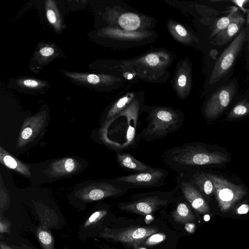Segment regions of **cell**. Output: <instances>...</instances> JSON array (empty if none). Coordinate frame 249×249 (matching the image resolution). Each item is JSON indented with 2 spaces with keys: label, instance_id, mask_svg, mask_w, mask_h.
<instances>
[{
  "label": "cell",
  "instance_id": "cell-5",
  "mask_svg": "<svg viewBox=\"0 0 249 249\" xmlns=\"http://www.w3.org/2000/svg\"><path fill=\"white\" fill-rule=\"evenodd\" d=\"M159 231L158 228L148 226H131L119 229L106 227L100 232V236L136 249L147 238Z\"/></svg>",
  "mask_w": 249,
  "mask_h": 249
},
{
  "label": "cell",
  "instance_id": "cell-8",
  "mask_svg": "<svg viewBox=\"0 0 249 249\" xmlns=\"http://www.w3.org/2000/svg\"><path fill=\"white\" fill-rule=\"evenodd\" d=\"M176 188L191 207L200 214L211 213L209 206L200 192L186 178L178 175Z\"/></svg>",
  "mask_w": 249,
  "mask_h": 249
},
{
  "label": "cell",
  "instance_id": "cell-14",
  "mask_svg": "<svg viewBox=\"0 0 249 249\" xmlns=\"http://www.w3.org/2000/svg\"><path fill=\"white\" fill-rule=\"evenodd\" d=\"M46 14L47 20L53 25L56 31H60L62 29V20L57 9L55 2L47 0L45 4Z\"/></svg>",
  "mask_w": 249,
  "mask_h": 249
},
{
  "label": "cell",
  "instance_id": "cell-35",
  "mask_svg": "<svg viewBox=\"0 0 249 249\" xmlns=\"http://www.w3.org/2000/svg\"><path fill=\"white\" fill-rule=\"evenodd\" d=\"M247 24L249 27V10L248 12H247Z\"/></svg>",
  "mask_w": 249,
  "mask_h": 249
},
{
  "label": "cell",
  "instance_id": "cell-6",
  "mask_svg": "<svg viewBox=\"0 0 249 249\" xmlns=\"http://www.w3.org/2000/svg\"><path fill=\"white\" fill-rule=\"evenodd\" d=\"M249 27L243 28L216 60L210 79V84L219 82L230 71L247 41Z\"/></svg>",
  "mask_w": 249,
  "mask_h": 249
},
{
  "label": "cell",
  "instance_id": "cell-12",
  "mask_svg": "<svg viewBox=\"0 0 249 249\" xmlns=\"http://www.w3.org/2000/svg\"><path fill=\"white\" fill-rule=\"evenodd\" d=\"M188 179L203 195L209 196L214 192V185L206 173L198 171L180 175Z\"/></svg>",
  "mask_w": 249,
  "mask_h": 249
},
{
  "label": "cell",
  "instance_id": "cell-31",
  "mask_svg": "<svg viewBox=\"0 0 249 249\" xmlns=\"http://www.w3.org/2000/svg\"><path fill=\"white\" fill-rule=\"evenodd\" d=\"M186 82L187 77L186 75L184 74L180 75L178 80V84L179 87L181 88L184 87L186 85Z\"/></svg>",
  "mask_w": 249,
  "mask_h": 249
},
{
  "label": "cell",
  "instance_id": "cell-34",
  "mask_svg": "<svg viewBox=\"0 0 249 249\" xmlns=\"http://www.w3.org/2000/svg\"><path fill=\"white\" fill-rule=\"evenodd\" d=\"M247 41L248 42V46H247L248 47H247L248 54H247L248 56V58L249 59V32H248Z\"/></svg>",
  "mask_w": 249,
  "mask_h": 249
},
{
  "label": "cell",
  "instance_id": "cell-22",
  "mask_svg": "<svg viewBox=\"0 0 249 249\" xmlns=\"http://www.w3.org/2000/svg\"><path fill=\"white\" fill-rule=\"evenodd\" d=\"M55 50L51 46L46 45L40 47L37 53L36 57L40 62H45L54 56Z\"/></svg>",
  "mask_w": 249,
  "mask_h": 249
},
{
  "label": "cell",
  "instance_id": "cell-36",
  "mask_svg": "<svg viewBox=\"0 0 249 249\" xmlns=\"http://www.w3.org/2000/svg\"><path fill=\"white\" fill-rule=\"evenodd\" d=\"M132 77V75H128V78H131Z\"/></svg>",
  "mask_w": 249,
  "mask_h": 249
},
{
  "label": "cell",
  "instance_id": "cell-28",
  "mask_svg": "<svg viewBox=\"0 0 249 249\" xmlns=\"http://www.w3.org/2000/svg\"><path fill=\"white\" fill-rule=\"evenodd\" d=\"M175 30L177 33L181 36H187V32L186 29L181 25L177 24L175 26Z\"/></svg>",
  "mask_w": 249,
  "mask_h": 249
},
{
  "label": "cell",
  "instance_id": "cell-32",
  "mask_svg": "<svg viewBox=\"0 0 249 249\" xmlns=\"http://www.w3.org/2000/svg\"><path fill=\"white\" fill-rule=\"evenodd\" d=\"M231 1L236 4L244 12H248L249 10L245 9L243 7L244 4L248 2V0H232Z\"/></svg>",
  "mask_w": 249,
  "mask_h": 249
},
{
  "label": "cell",
  "instance_id": "cell-16",
  "mask_svg": "<svg viewBox=\"0 0 249 249\" xmlns=\"http://www.w3.org/2000/svg\"><path fill=\"white\" fill-rule=\"evenodd\" d=\"M239 12V11L237 7H233L227 16L218 19L216 21L210 35V38L215 36L218 33L226 29L233 19L236 17Z\"/></svg>",
  "mask_w": 249,
  "mask_h": 249
},
{
  "label": "cell",
  "instance_id": "cell-24",
  "mask_svg": "<svg viewBox=\"0 0 249 249\" xmlns=\"http://www.w3.org/2000/svg\"><path fill=\"white\" fill-rule=\"evenodd\" d=\"M63 168L60 171H63L67 173H70L74 170L75 168V163L74 160L68 158L63 161Z\"/></svg>",
  "mask_w": 249,
  "mask_h": 249
},
{
  "label": "cell",
  "instance_id": "cell-9",
  "mask_svg": "<svg viewBox=\"0 0 249 249\" xmlns=\"http://www.w3.org/2000/svg\"><path fill=\"white\" fill-rule=\"evenodd\" d=\"M236 86L231 83L216 90L210 97L204 109L208 119L217 117L229 105L236 92Z\"/></svg>",
  "mask_w": 249,
  "mask_h": 249
},
{
  "label": "cell",
  "instance_id": "cell-1",
  "mask_svg": "<svg viewBox=\"0 0 249 249\" xmlns=\"http://www.w3.org/2000/svg\"><path fill=\"white\" fill-rule=\"evenodd\" d=\"M162 159L164 163L178 175L196 171L198 167L228 161L226 155L210 150L198 142H186L173 147L163 153Z\"/></svg>",
  "mask_w": 249,
  "mask_h": 249
},
{
  "label": "cell",
  "instance_id": "cell-29",
  "mask_svg": "<svg viewBox=\"0 0 249 249\" xmlns=\"http://www.w3.org/2000/svg\"><path fill=\"white\" fill-rule=\"evenodd\" d=\"M32 130L30 127L25 128L21 132V137L24 140L28 139L32 135Z\"/></svg>",
  "mask_w": 249,
  "mask_h": 249
},
{
  "label": "cell",
  "instance_id": "cell-13",
  "mask_svg": "<svg viewBox=\"0 0 249 249\" xmlns=\"http://www.w3.org/2000/svg\"><path fill=\"white\" fill-rule=\"evenodd\" d=\"M116 158L119 166L126 171L138 173L146 171L152 167L137 160L129 153L117 152Z\"/></svg>",
  "mask_w": 249,
  "mask_h": 249
},
{
  "label": "cell",
  "instance_id": "cell-19",
  "mask_svg": "<svg viewBox=\"0 0 249 249\" xmlns=\"http://www.w3.org/2000/svg\"><path fill=\"white\" fill-rule=\"evenodd\" d=\"M132 98V95H128L119 99L108 110L107 115V119H112L119 114L125 108Z\"/></svg>",
  "mask_w": 249,
  "mask_h": 249
},
{
  "label": "cell",
  "instance_id": "cell-17",
  "mask_svg": "<svg viewBox=\"0 0 249 249\" xmlns=\"http://www.w3.org/2000/svg\"><path fill=\"white\" fill-rule=\"evenodd\" d=\"M36 235L44 249H54V239L48 229L39 226L37 229Z\"/></svg>",
  "mask_w": 249,
  "mask_h": 249
},
{
  "label": "cell",
  "instance_id": "cell-20",
  "mask_svg": "<svg viewBox=\"0 0 249 249\" xmlns=\"http://www.w3.org/2000/svg\"><path fill=\"white\" fill-rule=\"evenodd\" d=\"M249 114V102L243 100L237 104L229 113L227 118L233 119L239 118Z\"/></svg>",
  "mask_w": 249,
  "mask_h": 249
},
{
  "label": "cell",
  "instance_id": "cell-7",
  "mask_svg": "<svg viewBox=\"0 0 249 249\" xmlns=\"http://www.w3.org/2000/svg\"><path fill=\"white\" fill-rule=\"evenodd\" d=\"M169 172L163 168L151 167L148 170L117 177L113 179L130 189L159 187L166 183Z\"/></svg>",
  "mask_w": 249,
  "mask_h": 249
},
{
  "label": "cell",
  "instance_id": "cell-11",
  "mask_svg": "<svg viewBox=\"0 0 249 249\" xmlns=\"http://www.w3.org/2000/svg\"><path fill=\"white\" fill-rule=\"evenodd\" d=\"M245 22L244 17L239 11L228 26L214 36L211 43L217 46L227 44L240 33Z\"/></svg>",
  "mask_w": 249,
  "mask_h": 249
},
{
  "label": "cell",
  "instance_id": "cell-15",
  "mask_svg": "<svg viewBox=\"0 0 249 249\" xmlns=\"http://www.w3.org/2000/svg\"><path fill=\"white\" fill-rule=\"evenodd\" d=\"M120 26L126 31L136 30L141 23L140 18L137 15L128 13L122 15L118 19Z\"/></svg>",
  "mask_w": 249,
  "mask_h": 249
},
{
  "label": "cell",
  "instance_id": "cell-26",
  "mask_svg": "<svg viewBox=\"0 0 249 249\" xmlns=\"http://www.w3.org/2000/svg\"><path fill=\"white\" fill-rule=\"evenodd\" d=\"M249 212V205L244 203L238 207L235 210V213L237 214H245Z\"/></svg>",
  "mask_w": 249,
  "mask_h": 249
},
{
  "label": "cell",
  "instance_id": "cell-3",
  "mask_svg": "<svg viewBox=\"0 0 249 249\" xmlns=\"http://www.w3.org/2000/svg\"><path fill=\"white\" fill-rule=\"evenodd\" d=\"M175 197V189L169 192L141 193L131 196L128 201L119 203L118 208L122 211L147 215L168 207Z\"/></svg>",
  "mask_w": 249,
  "mask_h": 249
},
{
  "label": "cell",
  "instance_id": "cell-33",
  "mask_svg": "<svg viewBox=\"0 0 249 249\" xmlns=\"http://www.w3.org/2000/svg\"><path fill=\"white\" fill-rule=\"evenodd\" d=\"M0 249H14L12 247L6 245L4 243H1L0 244Z\"/></svg>",
  "mask_w": 249,
  "mask_h": 249
},
{
  "label": "cell",
  "instance_id": "cell-38",
  "mask_svg": "<svg viewBox=\"0 0 249 249\" xmlns=\"http://www.w3.org/2000/svg\"><path fill=\"white\" fill-rule=\"evenodd\" d=\"M140 249H144V248H141Z\"/></svg>",
  "mask_w": 249,
  "mask_h": 249
},
{
  "label": "cell",
  "instance_id": "cell-18",
  "mask_svg": "<svg viewBox=\"0 0 249 249\" xmlns=\"http://www.w3.org/2000/svg\"><path fill=\"white\" fill-rule=\"evenodd\" d=\"M38 217L41 226L45 228H52L57 226L58 217L55 213L50 210L38 212Z\"/></svg>",
  "mask_w": 249,
  "mask_h": 249
},
{
  "label": "cell",
  "instance_id": "cell-37",
  "mask_svg": "<svg viewBox=\"0 0 249 249\" xmlns=\"http://www.w3.org/2000/svg\"><path fill=\"white\" fill-rule=\"evenodd\" d=\"M246 249H249L248 247H247Z\"/></svg>",
  "mask_w": 249,
  "mask_h": 249
},
{
  "label": "cell",
  "instance_id": "cell-25",
  "mask_svg": "<svg viewBox=\"0 0 249 249\" xmlns=\"http://www.w3.org/2000/svg\"><path fill=\"white\" fill-rule=\"evenodd\" d=\"M3 161L4 164L9 168L16 169L18 164L16 160L9 155H5L3 158Z\"/></svg>",
  "mask_w": 249,
  "mask_h": 249
},
{
  "label": "cell",
  "instance_id": "cell-21",
  "mask_svg": "<svg viewBox=\"0 0 249 249\" xmlns=\"http://www.w3.org/2000/svg\"><path fill=\"white\" fill-rule=\"evenodd\" d=\"M107 210L106 209L95 211L86 221L84 227L86 228L101 223L107 215Z\"/></svg>",
  "mask_w": 249,
  "mask_h": 249
},
{
  "label": "cell",
  "instance_id": "cell-23",
  "mask_svg": "<svg viewBox=\"0 0 249 249\" xmlns=\"http://www.w3.org/2000/svg\"><path fill=\"white\" fill-rule=\"evenodd\" d=\"M18 84L22 87L29 89H38L46 85V83L36 79L24 78L19 79Z\"/></svg>",
  "mask_w": 249,
  "mask_h": 249
},
{
  "label": "cell",
  "instance_id": "cell-27",
  "mask_svg": "<svg viewBox=\"0 0 249 249\" xmlns=\"http://www.w3.org/2000/svg\"><path fill=\"white\" fill-rule=\"evenodd\" d=\"M9 227L8 222L5 220H2L1 218L0 221V233L8 232L9 231Z\"/></svg>",
  "mask_w": 249,
  "mask_h": 249
},
{
  "label": "cell",
  "instance_id": "cell-10",
  "mask_svg": "<svg viewBox=\"0 0 249 249\" xmlns=\"http://www.w3.org/2000/svg\"><path fill=\"white\" fill-rule=\"evenodd\" d=\"M174 204L175 208L172 212V216L175 221L181 224L192 223L196 217L189 203L179 193L176 188Z\"/></svg>",
  "mask_w": 249,
  "mask_h": 249
},
{
  "label": "cell",
  "instance_id": "cell-30",
  "mask_svg": "<svg viewBox=\"0 0 249 249\" xmlns=\"http://www.w3.org/2000/svg\"><path fill=\"white\" fill-rule=\"evenodd\" d=\"M145 59L147 62L151 65H155L157 62H158V59L155 55H148Z\"/></svg>",
  "mask_w": 249,
  "mask_h": 249
},
{
  "label": "cell",
  "instance_id": "cell-2",
  "mask_svg": "<svg viewBox=\"0 0 249 249\" xmlns=\"http://www.w3.org/2000/svg\"><path fill=\"white\" fill-rule=\"evenodd\" d=\"M147 126L138 134L139 140H160L178 131L184 120V114L171 108L155 107L148 111Z\"/></svg>",
  "mask_w": 249,
  "mask_h": 249
},
{
  "label": "cell",
  "instance_id": "cell-4",
  "mask_svg": "<svg viewBox=\"0 0 249 249\" xmlns=\"http://www.w3.org/2000/svg\"><path fill=\"white\" fill-rule=\"evenodd\" d=\"M214 185V193L220 211L230 212L246 195L247 191L241 184H235L225 178L206 173Z\"/></svg>",
  "mask_w": 249,
  "mask_h": 249
}]
</instances>
